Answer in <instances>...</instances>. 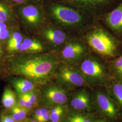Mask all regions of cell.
Here are the masks:
<instances>
[{
  "mask_svg": "<svg viewBox=\"0 0 122 122\" xmlns=\"http://www.w3.org/2000/svg\"><path fill=\"white\" fill-rule=\"evenodd\" d=\"M9 114L16 122H24L29 115L31 110L25 109L16 105L9 109Z\"/></svg>",
  "mask_w": 122,
  "mask_h": 122,
  "instance_id": "cell-22",
  "label": "cell"
},
{
  "mask_svg": "<svg viewBox=\"0 0 122 122\" xmlns=\"http://www.w3.org/2000/svg\"><path fill=\"white\" fill-rule=\"evenodd\" d=\"M14 29L0 21V42L5 44L10 36Z\"/></svg>",
  "mask_w": 122,
  "mask_h": 122,
  "instance_id": "cell-24",
  "label": "cell"
},
{
  "mask_svg": "<svg viewBox=\"0 0 122 122\" xmlns=\"http://www.w3.org/2000/svg\"><path fill=\"white\" fill-rule=\"evenodd\" d=\"M2 105L6 109H11L17 104V96L15 92L10 86L5 88L1 99Z\"/></svg>",
  "mask_w": 122,
  "mask_h": 122,
  "instance_id": "cell-19",
  "label": "cell"
},
{
  "mask_svg": "<svg viewBox=\"0 0 122 122\" xmlns=\"http://www.w3.org/2000/svg\"><path fill=\"white\" fill-rule=\"evenodd\" d=\"M68 108L76 111L92 113L95 111L93 96L86 88L79 89L70 96Z\"/></svg>",
  "mask_w": 122,
  "mask_h": 122,
  "instance_id": "cell-12",
  "label": "cell"
},
{
  "mask_svg": "<svg viewBox=\"0 0 122 122\" xmlns=\"http://www.w3.org/2000/svg\"><path fill=\"white\" fill-rule=\"evenodd\" d=\"M95 111L109 122H115L121 117L122 113L117 103L108 91L96 89L93 95Z\"/></svg>",
  "mask_w": 122,
  "mask_h": 122,
  "instance_id": "cell-7",
  "label": "cell"
},
{
  "mask_svg": "<svg viewBox=\"0 0 122 122\" xmlns=\"http://www.w3.org/2000/svg\"><path fill=\"white\" fill-rule=\"evenodd\" d=\"M49 109L50 122H61L67 113L68 107L67 105H57Z\"/></svg>",
  "mask_w": 122,
  "mask_h": 122,
  "instance_id": "cell-21",
  "label": "cell"
},
{
  "mask_svg": "<svg viewBox=\"0 0 122 122\" xmlns=\"http://www.w3.org/2000/svg\"><path fill=\"white\" fill-rule=\"evenodd\" d=\"M74 67L80 71L91 87L99 86L108 88L112 82L109 68L90 53Z\"/></svg>",
  "mask_w": 122,
  "mask_h": 122,
  "instance_id": "cell-4",
  "label": "cell"
},
{
  "mask_svg": "<svg viewBox=\"0 0 122 122\" xmlns=\"http://www.w3.org/2000/svg\"><path fill=\"white\" fill-rule=\"evenodd\" d=\"M42 115L40 122H50V109L48 108L41 107Z\"/></svg>",
  "mask_w": 122,
  "mask_h": 122,
  "instance_id": "cell-27",
  "label": "cell"
},
{
  "mask_svg": "<svg viewBox=\"0 0 122 122\" xmlns=\"http://www.w3.org/2000/svg\"><path fill=\"white\" fill-rule=\"evenodd\" d=\"M0 21L13 29H20L13 6L5 0H0Z\"/></svg>",
  "mask_w": 122,
  "mask_h": 122,
  "instance_id": "cell-16",
  "label": "cell"
},
{
  "mask_svg": "<svg viewBox=\"0 0 122 122\" xmlns=\"http://www.w3.org/2000/svg\"><path fill=\"white\" fill-rule=\"evenodd\" d=\"M52 81L39 86L40 106L50 109L56 105L68 104L70 97L69 91Z\"/></svg>",
  "mask_w": 122,
  "mask_h": 122,
  "instance_id": "cell-10",
  "label": "cell"
},
{
  "mask_svg": "<svg viewBox=\"0 0 122 122\" xmlns=\"http://www.w3.org/2000/svg\"><path fill=\"white\" fill-rule=\"evenodd\" d=\"M105 21L109 28L117 34H122V0L107 13Z\"/></svg>",
  "mask_w": 122,
  "mask_h": 122,
  "instance_id": "cell-15",
  "label": "cell"
},
{
  "mask_svg": "<svg viewBox=\"0 0 122 122\" xmlns=\"http://www.w3.org/2000/svg\"><path fill=\"white\" fill-rule=\"evenodd\" d=\"M17 104L16 105L25 109L31 110V109L35 108L28 100L25 94L22 95H16Z\"/></svg>",
  "mask_w": 122,
  "mask_h": 122,
  "instance_id": "cell-25",
  "label": "cell"
},
{
  "mask_svg": "<svg viewBox=\"0 0 122 122\" xmlns=\"http://www.w3.org/2000/svg\"><path fill=\"white\" fill-rule=\"evenodd\" d=\"M72 6L91 17L101 15L117 5L121 0H53Z\"/></svg>",
  "mask_w": 122,
  "mask_h": 122,
  "instance_id": "cell-11",
  "label": "cell"
},
{
  "mask_svg": "<svg viewBox=\"0 0 122 122\" xmlns=\"http://www.w3.org/2000/svg\"><path fill=\"white\" fill-rule=\"evenodd\" d=\"M110 71L112 72L117 81H122V55L112 62Z\"/></svg>",
  "mask_w": 122,
  "mask_h": 122,
  "instance_id": "cell-23",
  "label": "cell"
},
{
  "mask_svg": "<svg viewBox=\"0 0 122 122\" xmlns=\"http://www.w3.org/2000/svg\"><path fill=\"white\" fill-rule=\"evenodd\" d=\"M42 4L49 22L72 36L81 37L89 30L92 17L82 11L53 0H43Z\"/></svg>",
  "mask_w": 122,
  "mask_h": 122,
  "instance_id": "cell-2",
  "label": "cell"
},
{
  "mask_svg": "<svg viewBox=\"0 0 122 122\" xmlns=\"http://www.w3.org/2000/svg\"><path fill=\"white\" fill-rule=\"evenodd\" d=\"M8 81L16 95H22L33 91L39 87L29 79L18 76H8Z\"/></svg>",
  "mask_w": 122,
  "mask_h": 122,
  "instance_id": "cell-14",
  "label": "cell"
},
{
  "mask_svg": "<svg viewBox=\"0 0 122 122\" xmlns=\"http://www.w3.org/2000/svg\"><path fill=\"white\" fill-rule=\"evenodd\" d=\"M20 30L26 35H36L49 22L42 2L13 6Z\"/></svg>",
  "mask_w": 122,
  "mask_h": 122,
  "instance_id": "cell-3",
  "label": "cell"
},
{
  "mask_svg": "<svg viewBox=\"0 0 122 122\" xmlns=\"http://www.w3.org/2000/svg\"><path fill=\"white\" fill-rule=\"evenodd\" d=\"M49 52L57 53L72 37L68 32L49 23L35 35Z\"/></svg>",
  "mask_w": 122,
  "mask_h": 122,
  "instance_id": "cell-9",
  "label": "cell"
},
{
  "mask_svg": "<svg viewBox=\"0 0 122 122\" xmlns=\"http://www.w3.org/2000/svg\"><path fill=\"white\" fill-rule=\"evenodd\" d=\"M0 122H16L8 114H2L0 116Z\"/></svg>",
  "mask_w": 122,
  "mask_h": 122,
  "instance_id": "cell-30",
  "label": "cell"
},
{
  "mask_svg": "<svg viewBox=\"0 0 122 122\" xmlns=\"http://www.w3.org/2000/svg\"><path fill=\"white\" fill-rule=\"evenodd\" d=\"M55 54L61 63L75 66L89 54V49L81 37H72Z\"/></svg>",
  "mask_w": 122,
  "mask_h": 122,
  "instance_id": "cell-6",
  "label": "cell"
},
{
  "mask_svg": "<svg viewBox=\"0 0 122 122\" xmlns=\"http://www.w3.org/2000/svg\"><path fill=\"white\" fill-rule=\"evenodd\" d=\"M42 115L41 107L37 108L34 110L32 114V118L37 121V122H40Z\"/></svg>",
  "mask_w": 122,
  "mask_h": 122,
  "instance_id": "cell-29",
  "label": "cell"
},
{
  "mask_svg": "<svg viewBox=\"0 0 122 122\" xmlns=\"http://www.w3.org/2000/svg\"><path fill=\"white\" fill-rule=\"evenodd\" d=\"M54 80L55 83L68 91L91 88L76 68L61 63L58 67Z\"/></svg>",
  "mask_w": 122,
  "mask_h": 122,
  "instance_id": "cell-8",
  "label": "cell"
},
{
  "mask_svg": "<svg viewBox=\"0 0 122 122\" xmlns=\"http://www.w3.org/2000/svg\"><path fill=\"white\" fill-rule=\"evenodd\" d=\"M12 6L23 4L41 3L43 0H5Z\"/></svg>",
  "mask_w": 122,
  "mask_h": 122,
  "instance_id": "cell-26",
  "label": "cell"
},
{
  "mask_svg": "<svg viewBox=\"0 0 122 122\" xmlns=\"http://www.w3.org/2000/svg\"><path fill=\"white\" fill-rule=\"evenodd\" d=\"M94 122H109L105 118H98Z\"/></svg>",
  "mask_w": 122,
  "mask_h": 122,
  "instance_id": "cell-31",
  "label": "cell"
},
{
  "mask_svg": "<svg viewBox=\"0 0 122 122\" xmlns=\"http://www.w3.org/2000/svg\"><path fill=\"white\" fill-rule=\"evenodd\" d=\"M98 118L93 112L76 111L68 108L65 117L61 122H94Z\"/></svg>",
  "mask_w": 122,
  "mask_h": 122,
  "instance_id": "cell-18",
  "label": "cell"
},
{
  "mask_svg": "<svg viewBox=\"0 0 122 122\" xmlns=\"http://www.w3.org/2000/svg\"><path fill=\"white\" fill-rule=\"evenodd\" d=\"M25 34L20 29H14L10 36L5 44L6 57L18 53L21 44Z\"/></svg>",
  "mask_w": 122,
  "mask_h": 122,
  "instance_id": "cell-17",
  "label": "cell"
},
{
  "mask_svg": "<svg viewBox=\"0 0 122 122\" xmlns=\"http://www.w3.org/2000/svg\"><path fill=\"white\" fill-rule=\"evenodd\" d=\"M81 38L93 51L103 57L112 58L117 53V41L102 28L89 30Z\"/></svg>",
  "mask_w": 122,
  "mask_h": 122,
  "instance_id": "cell-5",
  "label": "cell"
},
{
  "mask_svg": "<svg viewBox=\"0 0 122 122\" xmlns=\"http://www.w3.org/2000/svg\"><path fill=\"white\" fill-rule=\"evenodd\" d=\"M60 62L55 53L17 54L6 57L1 70L8 76L29 79L41 86L54 81Z\"/></svg>",
  "mask_w": 122,
  "mask_h": 122,
  "instance_id": "cell-1",
  "label": "cell"
},
{
  "mask_svg": "<svg viewBox=\"0 0 122 122\" xmlns=\"http://www.w3.org/2000/svg\"><path fill=\"white\" fill-rule=\"evenodd\" d=\"M6 57L5 44L0 42V69L1 70Z\"/></svg>",
  "mask_w": 122,
  "mask_h": 122,
  "instance_id": "cell-28",
  "label": "cell"
},
{
  "mask_svg": "<svg viewBox=\"0 0 122 122\" xmlns=\"http://www.w3.org/2000/svg\"><path fill=\"white\" fill-rule=\"evenodd\" d=\"M108 87L110 96L118 104L122 114V81L112 82Z\"/></svg>",
  "mask_w": 122,
  "mask_h": 122,
  "instance_id": "cell-20",
  "label": "cell"
},
{
  "mask_svg": "<svg viewBox=\"0 0 122 122\" xmlns=\"http://www.w3.org/2000/svg\"></svg>",
  "mask_w": 122,
  "mask_h": 122,
  "instance_id": "cell-33",
  "label": "cell"
},
{
  "mask_svg": "<svg viewBox=\"0 0 122 122\" xmlns=\"http://www.w3.org/2000/svg\"><path fill=\"white\" fill-rule=\"evenodd\" d=\"M48 52V49L36 36L25 35L18 54H36Z\"/></svg>",
  "mask_w": 122,
  "mask_h": 122,
  "instance_id": "cell-13",
  "label": "cell"
},
{
  "mask_svg": "<svg viewBox=\"0 0 122 122\" xmlns=\"http://www.w3.org/2000/svg\"><path fill=\"white\" fill-rule=\"evenodd\" d=\"M25 122H38L32 118H27L24 121Z\"/></svg>",
  "mask_w": 122,
  "mask_h": 122,
  "instance_id": "cell-32",
  "label": "cell"
}]
</instances>
